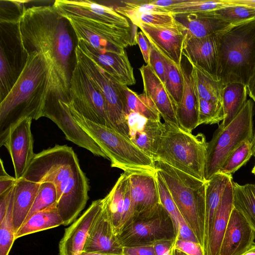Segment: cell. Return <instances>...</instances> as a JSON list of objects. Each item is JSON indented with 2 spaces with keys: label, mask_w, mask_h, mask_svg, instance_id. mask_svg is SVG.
Returning a JSON list of instances; mask_svg holds the SVG:
<instances>
[{
  "label": "cell",
  "mask_w": 255,
  "mask_h": 255,
  "mask_svg": "<svg viewBox=\"0 0 255 255\" xmlns=\"http://www.w3.org/2000/svg\"><path fill=\"white\" fill-rule=\"evenodd\" d=\"M123 247L153 246L166 240H176L172 219L161 203L131 217L116 234Z\"/></svg>",
  "instance_id": "obj_9"
},
{
  "label": "cell",
  "mask_w": 255,
  "mask_h": 255,
  "mask_svg": "<svg viewBox=\"0 0 255 255\" xmlns=\"http://www.w3.org/2000/svg\"><path fill=\"white\" fill-rule=\"evenodd\" d=\"M32 120L25 118L10 128L3 144L9 152L16 180L23 177L35 154L31 131Z\"/></svg>",
  "instance_id": "obj_15"
},
{
  "label": "cell",
  "mask_w": 255,
  "mask_h": 255,
  "mask_svg": "<svg viewBox=\"0 0 255 255\" xmlns=\"http://www.w3.org/2000/svg\"><path fill=\"white\" fill-rule=\"evenodd\" d=\"M77 45L117 82L126 86L135 84L133 69L125 50L122 52L100 53L82 40L77 41Z\"/></svg>",
  "instance_id": "obj_21"
},
{
  "label": "cell",
  "mask_w": 255,
  "mask_h": 255,
  "mask_svg": "<svg viewBox=\"0 0 255 255\" xmlns=\"http://www.w3.org/2000/svg\"><path fill=\"white\" fill-rule=\"evenodd\" d=\"M208 142L203 133L193 135L181 128L164 123V129L153 160L162 161L205 181Z\"/></svg>",
  "instance_id": "obj_8"
},
{
  "label": "cell",
  "mask_w": 255,
  "mask_h": 255,
  "mask_svg": "<svg viewBox=\"0 0 255 255\" xmlns=\"http://www.w3.org/2000/svg\"><path fill=\"white\" fill-rule=\"evenodd\" d=\"M0 195H1L13 187L17 180L6 173L2 159H0Z\"/></svg>",
  "instance_id": "obj_48"
},
{
  "label": "cell",
  "mask_w": 255,
  "mask_h": 255,
  "mask_svg": "<svg viewBox=\"0 0 255 255\" xmlns=\"http://www.w3.org/2000/svg\"><path fill=\"white\" fill-rule=\"evenodd\" d=\"M75 55L76 63L104 97L112 128L128 137L126 120L127 99L123 85L108 75L77 44Z\"/></svg>",
  "instance_id": "obj_11"
},
{
  "label": "cell",
  "mask_w": 255,
  "mask_h": 255,
  "mask_svg": "<svg viewBox=\"0 0 255 255\" xmlns=\"http://www.w3.org/2000/svg\"><path fill=\"white\" fill-rule=\"evenodd\" d=\"M122 255H155L153 246L123 247Z\"/></svg>",
  "instance_id": "obj_50"
},
{
  "label": "cell",
  "mask_w": 255,
  "mask_h": 255,
  "mask_svg": "<svg viewBox=\"0 0 255 255\" xmlns=\"http://www.w3.org/2000/svg\"><path fill=\"white\" fill-rule=\"evenodd\" d=\"M40 183L24 178L17 180L13 205L15 234L25 221L36 198Z\"/></svg>",
  "instance_id": "obj_28"
},
{
  "label": "cell",
  "mask_w": 255,
  "mask_h": 255,
  "mask_svg": "<svg viewBox=\"0 0 255 255\" xmlns=\"http://www.w3.org/2000/svg\"><path fill=\"white\" fill-rule=\"evenodd\" d=\"M14 190L15 187L6 212L3 218L0 219V255H8L14 241L16 240L13 217Z\"/></svg>",
  "instance_id": "obj_40"
},
{
  "label": "cell",
  "mask_w": 255,
  "mask_h": 255,
  "mask_svg": "<svg viewBox=\"0 0 255 255\" xmlns=\"http://www.w3.org/2000/svg\"><path fill=\"white\" fill-rule=\"evenodd\" d=\"M233 180L226 186L217 209L208 236L205 255H220V251L229 218L234 208Z\"/></svg>",
  "instance_id": "obj_25"
},
{
  "label": "cell",
  "mask_w": 255,
  "mask_h": 255,
  "mask_svg": "<svg viewBox=\"0 0 255 255\" xmlns=\"http://www.w3.org/2000/svg\"><path fill=\"white\" fill-rule=\"evenodd\" d=\"M216 34L197 38L186 32L182 54L186 57L190 63L194 64L218 79Z\"/></svg>",
  "instance_id": "obj_24"
},
{
  "label": "cell",
  "mask_w": 255,
  "mask_h": 255,
  "mask_svg": "<svg viewBox=\"0 0 255 255\" xmlns=\"http://www.w3.org/2000/svg\"><path fill=\"white\" fill-rule=\"evenodd\" d=\"M234 207L240 212L255 232V184L233 182Z\"/></svg>",
  "instance_id": "obj_36"
},
{
  "label": "cell",
  "mask_w": 255,
  "mask_h": 255,
  "mask_svg": "<svg viewBox=\"0 0 255 255\" xmlns=\"http://www.w3.org/2000/svg\"><path fill=\"white\" fill-rule=\"evenodd\" d=\"M122 2L124 3L123 5L116 6L115 9L119 13L128 19L145 12H170L164 7L150 3L149 0Z\"/></svg>",
  "instance_id": "obj_44"
},
{
  "label": "cell",
  "mask_w": 255,
  "mask_h": 255,
  "mask_svg": "<svg viewBox=\"0 0 255 255\" xmlns=\"http://www.w3.org/2000/svg\"><path fill=\"white\" fill-rule=\"evenodd\" d=\"M43 117L56 124L67 139L90 151L96 156L108 159L99 145L77 124L72 116L67 101L49 94L43 110Z\"/></svg>",
  "instance_id": "obj_14"
},
{
  "label": "cell",
  "mask_w": 255,
  "mask_h": 255,
  "mask_svg": "<svg viewBox=\"0 0 255 255\" xmlns=\"http://www.w3.org/2000/svg\"><path fill=\"white\" fill-rule=\"evenodd\" d=\"M148 40L161 49L178 66L181 67L183 46L186 30L175 19L162 25L142 23L135 25Z\"/></svg>",
  "instance_id": "obj_16"
},
{
  "label": "cell",
  "mask_w": 255,
  "mask_h": 255,
  "mask_svg": "<svg viewBox=\"0 0 255 255\" xmlns=\"http://www.w3.org/2000/svg\"><path fill=\"white\" fill-rule=\"evenodd\" d=\"M103 204V198L94 201L84 213L65 229L59 244V255H78L83 251L91 228Z\"/></svg>",
  "instance_id": "obj_17"
},
{
  "label": "cell",
  "mask_w": 255,
  "mask_h": 255,
  "mask_svg": "<svg viewBox=\"0 0 255 255\" xmlns=\"http://www.w3.org/2000/svg\"><path fill=\"white\" fill-rule=\"evenodd\" d=\"M187 34L197 38L218 33L231 26L229 23L211 15L209 11L173 14Z\"/></svg>",
  "instance_id": "obj_26"
},
{
  "label": "cell",
  "mask_w": 255,
  "mask_h": 255,
  "mask_svg": "<svg viewBox=\"0 0 255 255\" xmlns=\"http://www.w3.org/2000/svg\"><path fill=\"white\" fill-rule=\"evenodd\" d=\"M173 248L187 255H205L204 249L198 243L190 241L175 240Z\"/></svg>",
  "instance_id": "obj_46"
},
{
  "label": "cell",
  "mask_w": 255,
  "mask_h": 255,
  "mask_svg": "<svg viewBox=\"0 0 255 255\" xmlns=\"http://www.w3.org/2000/svg\"><path fill=\"white\" fill-rule=\"evenodd\" d=\"M129 138L153 159L164 129V124L132 111L126 114Z\"/></svg>",
  "instance_id": "obj_18"
},
{
  "label": "cell",
  "mask_w": 255,
  "mask_h": 255,
  "mask_svg": "<svg viewBox=\"0 0 255 255\" xmlns=\"http://www.w3.org/2000/svg\"><path fill=\"white\" fill-rule=\"evenodd\" d=\"M125 171L128 174L129 182L131 201V217L160 203L156 179V171Z\"/></svg>",
  "instance_id": "obj_19"
},
{
  "label": "cell",
  "mask_w": 255,
  "mask_h": 255,
  "mask_svg": "<svg viewBox=\"0 0 255 255\" xmlns=\"http://www.w3.org/2000/svg\"><path fill=\"white\" fill-rule=\"evenodd\" d=\"M143 85V93L154 103L166 125L180 127L176 106L164 84L148 64L139 69Z\"/></svg>",
  "instance_id": "obj_20"
},
{
  "label": "cell",
  "mask_w": 255,
  "mask_h": 255,
  "mask_svg": "<svg viewBox=\"0 0 255 255\" xmlns=\"http://www.w3.org/2000/svg\"><path fill=\"white\" fill-rule=\"evenodd\" d=\"M255 232L248 222L234 207L224 234L220 255H242L254 244Z\"/></svg>",
  "instance_id": "obj_22"
},
{
  "label": "cell",
  "mask_w": 255,
  "mask_h": 255,
  "mask_svg": "<svg viewBox=\"0 0 255 255\" xmlns=\"http://www.w3.org/2000/svg\"><path fill=\"white\" fill-rule=\"evenodd\" d=\"M175 239L162 240L153 245L155 255H170Z\"/></svg>",
  "instance_id": "obj_51"
},
{
  "label": "cell",
  "mask_w": 255,
  "mask_h": 255,
  "mask_svg": "<svg viewBox=\"0 0 255 255\" xmlns=\"http://www.w3.org/2000/svg\"><path fill=\"white\" fill-rule=\"evenodd\" d=\"M53 5L69 21L77 41H84L98 52H122L137 44V32L112 7L89 0H56Z\"/></svg>",
  "instance_id": "obj_3"
},
{
  "label": "cell",
  "mask_w": 255,
  "mask_h": 255,
  "mask_svg": "<svg viewBox=\"0 0 255 255\" xmlns=\"http://www.w3.org/2000/svg\"><path fill=\"white\" fill-rule=\"evenodd\" d=\"M63 224L56 203L30 217L16 233L17 239L22 236L53 228Z\"/></svg>",
  "instance_id": "obj_33"
},
{
  "label": "cell",
  "mask_w": 255,
  "mask_h": 255,
  "mask_svg": "<svg viewBox=\"0 0 255 255\" xmlns=\"http://www.w3.org/2000/svg\"><path fill=\"white\" fill-rule=\"evenodd\" d=\"M51 76L44 56L37 52L27 54L24 68L15 84L0 103V145L10 128L21 120H37L51 91Z\"/></svg>",
  "instance_id": "obj_4"
},
{
  "label": "cell",
  "mask_w": 255,
  "mask_h": 255,
  "mask_svg": "<svg viewBox=\"0 0 255 255\" xmlns=\"http://www.w3.org/2000/svg\"><path fill=\"white\" fill-rule=\"evenodd\" d=\"M224 119L222 104L198 98V125L218 124Z\"/></svg>",
  "instance_id": "obj_43"
},
{
  "label": "cell",
  "mask_w": 255,
  "mask_h": 255,
  "mask_svg": "<svg viewBox=\"0 0 255 255\" xmlns=\"http://www.w3.org/2000/svg\"><path fill=\"white\" fill-rule=\"evenodd\" d=\"M242 255H255V244Z\"/></svg>",
  "instance_id": "obj_55"
},
{
  "label": "cell",
  "mask_w": 255,
  "mask_h": 255,
  "mask_svg": "<svg viewBox=\"0 0 255 255\" xmlns=\"http://www.w3.org/2000/svg\"><path fill=\"white\" fill-rule=\"evenodd\" d=\"M252 155V141H244L229 154L218 172L232 175L245 165Z\"/></svg>",
  "instance_id": "obj_41"
},
{
  "label": "cell",
  "mask_w": 255,
  "mask_h": 255,
  "mask_svg": "<svg viewBox=\"0 0 255 255\" xmlns=\"http://www.w3.org/2000/svg\"><path fill=\"white\" fill-rule=\"evenodd\" d=\"M67 104L80 127L99 145L111 161L112 167L125 171H155L154 160L129 138L115 129L95 123L82 116L70 101Z\"/></svg>",
  "instance_id": "obj_7"
},
{
  "label": "cell",
  "mask_w": 255,
  "mask_h": 255,
  "mask_svg": "<svg viewBox=\"0 0 255 255\" xmlns=\"http://www.w3.org/2000/svg\"><path fill=\"white\" fill-rule=\"evenodd\" d=\"M156 179L160 202L174 224L176 240H187L198 243L194 234L187 224L173 200L161 176L156 170Z\"/></svg>",
  "instance_id": "obj_30"
},
{
  "label": "cell",
  "mask_w": 255,
  "mask_h": 255,
  "mask_svg": "<svg viewBox=\"0 0 255 255\" xmlns=\"http://www.w3.org/2000/svg\"><path fill=\"white\" fill-rule=\"evenodd\" d=\"M136 41L139 47L144 61L146 64H148L150 57V45L147 39L141 31L136 33Z\"/></svg>",
  "instance_id": "obj_49"
},
{
  "label": "cell",
  "mask_w": 255,
  "mask_h": 255,
  "mask_svg": "<svg viewBox=\"0 0 255 255\" xmlns=\"http://www.w3.org/2000/svg\"><path fill=\"white\" fill-rule=\"evenodd\" d=\"M148 40V39H147ZM149 42L159 52L165 67L164 85L176 107L180 104L183 95L184 79L183 67L178 66L168 55L152 41Z\"/></svg>",
  "instance_id": "obj_35"
},
{
  "label": "cell",
  "mask_w": 255,
  "mask_h": 255,
  "mask_svg": "<svg viewBox=\"0 0 255 255\" xmlns=\"http://www.w3.org/2000/svg\"><path fill=\"white\" fill-rule=\"evenodd\" d=\"M69 96L75 109L85 118L112 128L104 97L77 63L70 81Z\"/></svg>",
  "instance_id": "obj_13"
},
{
  "label": "cell",
  "mask_w": 255,
  "mask_h": 255,
  "mask_svg": "<svg viewBox=\"0 0 255 255\" xmlns=\"http://www.w3.org/2000/svg\"><path fill=\"white\" fill-rule=\"evenodd\" d=\"M127 99L126 114L132 111L148 119L160 121V115L152 101L145 94H138L128 86L123 85Z\"/></svg>",
  "instance_id": "obj_37"
},
{
  "label": "cell",
  "mask_w": 255,
  "mask_h": 255,
  "mask_svg": "<svg viewBox=\"0 0 255 255\" xmlns=\"http://www.w3.org/2000/svg\"><path fill=\"white\" fill-rule=\"evenodd\" d=\"M252 100L247 101L235 118L225 128H218L208 142L205 180L218 173L229 154L242 142L253 138Z\"/></svg>",
  "instance_id": "obj_10"
},
{
  "label": "cell",
  "mask_w": 255,
  "mask_h": 255,
  "mask_svg": "<svg viewBox=\"0 0 255 255\" xmlns=\"http://www.w3.org/2000/svg\"><path fill=\"white\" fill-rule=\"evenodd\" d=\"M154 161L156 170L161 176L185 222L205 252L206 181L162 161Z\"/></svg>",
  "instance_id": "obj_6"
},
{
  "label": "cell",
  "mask_w": 255,
  "mask_h": 255,
  "mask_svg": "<svg viewBox=\"0 0 255 255\" xmlns=\"http://www.w3.org/2000/svg\"><path fill=\"white\" fill-rule=\"evenodd\" d=\"M128 181V174L126 171H124L111 190L104 197L115 235L122 226L125 196Z\"/></svg>",
  "instance_id": "obj_34"
},
{
  "label": "cell",
  "mask_w": 255,
  "mask_h": 255,
  "mask_svg": "<svg viewBox=\"0 0 255 255\" xmlns=\"http://www.w3.org/2000/svg\"><path fill=\"white\" fill-rule=\"evenodd\" d=\"M170 255H187L182 251L173 248Z\"/></svg>",
  "instance_id": "obj_56"
},
{
  "label": "cell",
  "mask_w": 255,
  "mask_h": 255,
  "mask_svg": "<svg viewBox=\"0 0 255 255\" xmlns=\"http://www.w3.org/2000/svg\"><path fill=\"white\" fill-rule=\"evenodd\" d=\"M78 255H112V254H105L102 253H98V252H87L85 251L81 252Z\"/></svg>",
  "instance_id": "obj_54"
},
{
  "label": "cell",
  "mask_w": 255,
  "mask_h": 255,
  "mask_svg": "<svg viewBox=\"0 0 255 255\" xmlns=\"http://www.w3.org/2000/svg\"><path fill=\"white\" fill-rule=\"evenodd\" d=\"M150 53L148 65L158 76L160 80L165 82V67L163 61L157 50L150 43Z\"/></svg>",
  "instance_id": "obj_47"
},
{
  "label": "cell",
  "mask_w": 255,
  "mask_h": 255,
  "mask_svg": "<svg viewBox=\"0 0 255 255\" xmlns=\"http://www.w3.org/2000/svg\"><path fill=\"white\" fill-rule=\"evenodd\" d=\"M247 86L239 83L224 85L222 93V104L224 119L218 128H226L238 115L247 102Z\"/></svg>",
  "instance_id": "obj_31"
},
{
  "label": "cell",
  "mask_w": 255,
  "mask_h": 255,
  "mask_svg": "<svg viewBox=\"0 0 255 255\" xmlns=\"http://www.w3.org/2000/svg\"><path fill=\"white\" fill-rule=\"evenodd\" d=\"M252 172L255 175V164L252 169Z\"/></svg>",
  "instance_id": "obj_58"
},
{
  "label": "cell",
  "mask_w": 255,
  "mask_h": 255,
  "mask_svg": "<svg viewBox=\"0 0 255 255\" xmlns=\"http://www.w3.org/2000/svg\"><path fill=\"white\" fill-rule=\"evenodd\" d=\"M190 64L192 67L190 75L198 97L222 104V93L224 85L196 65Z\"/></svg>",
  "instance_id": "obj_32"
},
{
  "label": "cell",
  "mask_w": 255,
  "mask_h": 255,
  "mask_svg": "<svg viewBox=\"0 0 255 255\" xmlns=\"http://www.w3.org/2000/svg\"><path fill=\"white\" fill-rule=\"evenodd\" d=\"M184 86L182 97L176 113L180 128L192 132L198 125V97L190 72L183 68Z\"/></svg>",
  "instance_id": "obj_27"
},
{
  "label": "cell",
  "mask_w": 255,
  "mask_h": 255,
  "mask_svg": "<svg viewBox=\"0 0 255 255\" xmlns=\"http://www.w3.org/2000/svg\"><path fill=\"white\" fill-rule=\"evenodd\" d=\"M217 77L224 85L248 86L255 68V19L216 34Z\"/></svg>",
  "instance_id": "obj_5"
},
{
  "label": "cell",
  "mask_w": 255,
  "mask_h": 255,
  "mask_svg": "<svg viewBox=\"0 0 255 255\" xmlns=\"http://www.w3.org/2000/svg\"><path fill=\"white\" fill-rule=\"evenodd\" d=\"M212 16L225 21L233 26L255 19V8L243 5H231L209 11Z\"/></svg>",
  "instance_id": "obj_39"
},
{
  "label": "cell",
  "mask_w": 255,
  "mask_h": 255,
  "mask_svg": "<svg viewBox=\"0 0 255 255\" xmlns=\"http://www.w3.org/2000/svg\"><path fill=\"white\" fill-rule=\"evenodd\" d=\"M252 150L253 155L255 156V131L254 133L253 138L252 141Z\"/></svg>",
  "instance_id": "obj_57"
},
{
  "label": "cell",
  "mask_w": 255,
  "mask_h": 255,
  "mask_svg": "<svg viewBox=\"0 0 255 255\" xmlns=\"http://www.w3.org/2000/svg\"><path fill=\"white\" fill-rule=\"evenodd\" d=\"M57 197L56 189L52 183H40L34 203L23 224L34 214L56 203Z\"/></svg>",
  "instance_id": "obj_42"
},
{
  "label": "cell",
  "mask_w": 255,
  "mask_h": 255,
  "mask_svg": "<svg viewBox=\"0 0 255 255\" xmlns=\"http://www.w3.org/2000/svg\"><path fill=\"white\" fill-rule=\"evenodd\" d=\"M52 183L57 191V207L63 225L75 221L89 199L88 179L71 147L56 144L35 154L23 177Z\"/></svg>",
  "instance_id": "obj_2"
},
{
  "label": "cell",
  "mask_w": 255,
  "mask_h": 255,
  "mask_svg": "<svg viewBox=\"0 0 255 255\" xmlns=\"http://www.w3.org/2000/svg\"><path fill=\"white\" fill-rule=\"evenodd\" d=\"M103 199L102 209L91 228L83 251L122 255L123 248L117 239Z\"/></svg>",
  "instance_id": "obj_23"
},
{
  "label": "cell",
  "mask_w": 255,
  "mask_h": 255,
  "mask_svg": "<svg viewBox=\"0 0 255 255\" xmlns=\"http://www.w3.org/2000/svg\"><path fill=\"white\" fill-rule=\"evenodd\" d=\"M232 179L233 178L231 175L218 172L209 180L206 181L205 251L215 214L221 201L225 189Z\"/></svg>",
  "instance_id": "obj_29"
},
{
  "label": "cell",
  "mask_w": 255,
  "mask_h": 255,
  "mask_svg": "<svg viewBox=\"0 0 255 255\" xmlns=\"http://www.w3.org/2000/svg\"><path fill=\"white\" fill-rule=\"evenodd\" d=\"M17 23L0 21V102L15 84L27 59V54L21 43Z\"/></svg>",
  "instance_id": "obj_12"
},
{
  "label": "cell",
  "mask_w": 255,
  "mask_h": 255,
  "mask_svg": "<svg viewBox=\"0 0 255 255\" xmlns=\"http://www.w3.org/2000/svg\"><path fill=\"white\" fill-rule=\"evenodd\" d=\"M247 89L249 96L255 102V68L247 86Z\"/></svg>",
  "instance_id": "obj_52"
},
{
  "label": "cell",
  "mask_w": 255,
  "mask_h": 255,
  "mask_svg": "<svg viewBox=\"0 0 255 255\" xmlns=\"http://www.w3.org/2000/svg\"><path fill=\"white\" fill-rule=\"evenodd\" d=\"M132 24L142 23L151 25H162L173 21L175 19L170 12H145L129 18Z\"/></svg>",
  "instance_id": "obj_45"
},
{
  "label": "cell",
  "mask_w": 255,
  "mask_h": 255,
  "mask_svg": "<svg viewBox=\"0 0 255 255\" xmlns=\"http://www.w3.org/2000/svg\"><path fill=\"white\" fill-rule=\"evenodd\" d=\"M22 48L26 54H42L51 72L49 94L59 99L70 100L69 88L76 64L77 44L69 21L53 5L32 6L25 8L17 23Z\"/></svg>",
  "instance_id": "obj_1"
},
{
  "label": "cell",
  "mask_w": 255,
  "mask_h": 255,
  "mask_svg": "<svg viewBox=\"0 0 255 255\" xmlns=\"http://www.w3.org/2000/svg\"><path fill=\"white\" fill-rule=\"evenodd\" d=\"M231 5H243L255 8V0H226Z\"/></svg>",
  "instance_id": "obj_53"
},
{
  "label": "cell",
  "mask_w": 255,
  "mask_h": 255,
  "mask_svg": "<svg viewBox=\"0 0 255 255\" xmlns=\"http://www.w3.org/2000/svg\"><path fill=\"white\" fill-rule=\"evenodd\" d=\"M229 5L226 0H177L166 9L175 14L213 11Z\"/></svg>",
  "instance_id": "obj_38"
}]
</instances>
